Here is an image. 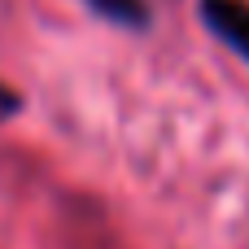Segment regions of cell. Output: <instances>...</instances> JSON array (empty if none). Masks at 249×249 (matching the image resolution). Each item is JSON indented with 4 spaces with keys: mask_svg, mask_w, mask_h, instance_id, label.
<instances>
[{
    "mask_svg": "<svg viewBox=\"0 0 249 249\" xmlns=\"http://www.w3.org/2000/svg\"><path fill=\"white\" fill-rule=\"evenodd\" d=\"M197 13L223 48L249 61V0H197Z\"/></svg>",
    "mask_w": 249,
    "mask_h": 249,
    "instance_id": "6da1fadb",
    "label": "cell"
},
{
    "mask_svg": "<svg viewBox=\"0 0 249 249\" xmlns=\"http://www.w3.org/2000/svg\"><path fill=\"white\" fill-rule=\"evenodd\" d=\"M96 18L123 26V31H144L149 26V0H83Z\"/></svg>",
    "mask_w": 249,
    "mask_h": 249,
    "instance_id": "7a4b0ae2",
    "label": "cell"
},
{
    "mask_svg": "<svg viewBox=\"0 0 249 249\" xmlns=\"http://www.w3.org/2000/svg\"><path fill=\"white\" fill-rule=\"evenodd\" d=\"M18 109H22V92H18V88H9V83L0 79V123L18 118Z\"/></svg>",
    "mask_w": 249,
    "mask_h": 249,
    "instance_id": "3957f363",
    "label": "cell"
}]
</instances>
